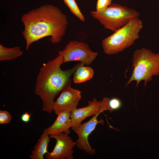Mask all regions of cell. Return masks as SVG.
<instances>
[{
	"mask_svg": "<svg viewBox=\"0 0 159 159\" xmlns=\"http://www.w3.org/2000/svg\"><path fill=\"white\" fill-rule=\"evenodd\" d=\"M24 28L22 35L26 42V49L33 43L50 37L53 44L61 42L66 32L68 21L66 15L57 7L46 4L23 15Z\"/></svg>",
	"mask_w": 159,
	"mask_h": 159,
	"instance_id": "cell-1",
	"label": "cell"
},
{
	"mask_svg": "<svg viewBox=\"0 0 159 159\" xmlns=\"http://www.w3.org/2000/svg\"><path fill=\"white\" fill-rule=\"evenodd\" d=\"M62 64V57L59 54L43 64L37 77L34 93L42 100V110L49 113L53 111L55 97L71 82L70 77L77 69L85 64L80 62L71 69L63 70L60 67Z\"/></svg>",
	"mask_w": 159,
	"mask_h": 159,
	"instance_id": "cell-2",
	"label": "cell"
},
{
	"mask_svg": "<svg viewBox=\"0 0 159 159\" xmlns=\"http://www.w3.org/2000/svg\"><path fill=\"white\" fill-rule=\"evenodd\" d=\"M132 73L125 86L135 81L137 87L141 81L144 80L145 87L153 76L159 75V53H153L145 48L137 49L132 54Z\"/></svg>",
	"mask_w": 159,
	"mask_h": 159,
	"instance_id": "cell-3",
	"label": "cell"
},
{
	"mask_svg": "<svg viewBox=\"0 0 159 159\" xmlns=\"http://www.w3.org/2000/svg\"><path fill=\"white\" fill-rule=\"evenodd\" d=\"M143 27V22L139 17L132 19L124 26L103 40L102 45L104 52L111 55L123 52L139 38Z\"/></svg>",
	"mask_w": 159,
	"mask_h": 159,
	"instance_id": "cell-4",
	"label": "cell"
},
{
	"mask_svg": "<svg viewBox=\"0 0 159 159\" xmlns=\"http://www.w3.org/2000/svg\"><path fill=\"white\" fill-rule=\"evenodd\" d=\"M90 14L105 29L113 32L124 26L132 19L140 16L139 13L134 9L113 3L102 12L92 11Z\"/></svg>",
	"mask_w": 159,
	"mask_h": 159,
	"instance_id": "cell-5",
	"label": "cell"
},
{
	"mask_svg": "<svg viewBox=\"0 0 159 159\" xmlns=\"http://www.w3.org/2000/svg\"><path fill=\"white\" fill-rule=\"evenodd\" d=\"M59 54L62 57L63 63L72 61H78L87 65H90L98 54L83 42L74 40L70 41Z\"/></svg>",
	"mask_w": 159,
	"mask_h": 159,
	"instance_id": "cell-6",
	"label": "cell"
},
{
	"mask_svg": "<svg viewBox=\"0 0 159 159\" xmlns=\"http://www.w3.org/2000/svg\"><path fill=\"white\" fill-rule=\"evenodd\" d=\"M70 131L67 130L59 135H49L56 139V143L53 150L45 155L47 159H73V149L76 144L69 136Z\"/></svg>",
	"mask_w": 159,
	"mask_h": 159,
	"instance_id": "cell-7",
	"label": "cell"
},
{
	"mask_svg": "<svg viewBox=\"0 0 159 159\" xmlns=\"http://www.w3.org/2000/svg\"><path fill=\"white\" fill-rule=\"evenodd\" d=\"M71 82L67 85L53 106V111L58 115L64 111L71 112L77 108L82 98L81 92L71 87Z\"/></svg>",
	"mask_w": 159,
	"mask_h": 159,
	"instance_id": "cell-8",
	"label": "cell"
},
{
	"mask_svg": "<svg viewBox=\"0 0 159 159\" xmlns=\"http://www.w3.org/2000/svg\"><path fill=\"white\" fill-rule=\"evenodd\" d=\"M99 114L94 115L88 121L81 124L73 130L78 136L76 141V145L78 148L91 155L95 154L96 150L92 148L90 145L88 137L95 129L97 125L100 123V121H99L97 119Z\"/></svg>",
	"mask_w": 159,
	"mask_h": 159,
	"instance_id": "cell-9",
	"label": "cell"
},
{
	"mask_svg": "<svg viewBox=\"0 0 159 159\" xmlns=\"http://www.w3.org/2000/svg\"><path fill=\"white\" fill-rule=\"evenodd\" d=\"M102 101H97L96 98L88 102L87 106L77 108L71 112L70 118L73 130L80 126L82 122L88 117L100 114L104 110L102 108Z\"/></svg>",
	"mask_w": 159,
	"mask_h": 159,
	"instance_id": "cell-10",
	"label": "cell"
},
{
	"mask_svg": "<svg viewBox=\"0 0 159 159\" xmlns=\"http://www.w3.org/2000/svg\"><path fill=\"white\" fill-rule=\"evenodd\" d=\"M70 112L64 111L58 114L53 124L44 131L49 135H59L72 127V124L70 118Z\"/></svg>",
	"mask_w": 159,
	"mask_h": 159,
	"instance_id": "cell-11",
	"label": "cell"
},
{
	"mask_svg": "<svg viewBox=\"0 0 159 159\" xmlns=\"http://www.w3.org/2000/svg\"><path fill=\"white\" fill-rule=\"evenodd\" d=\"M49 136L44 131L35 145L31 154L29 156L31 159H43L44 155L49 152L47 150L49 142Z\"/></svg>",
	"mask_w": 159,
	"mask_h": 159,
	"instance_id": "cell-12",
	"label": "cell"
},
{
	"mask_svg": "<svg viewBox=\"0 0 159 159\" xmlns=\"http://www.w3.org/2000/svg\"><path fill=\"white\" fill-rule=\"evenodd\" d=\"M94 74L93 70L89 66H81L74 73L73 80L75 83L85 82L90 80Z\"/></svg>",
	"mask_w": 159,
	"mask_h": 159,
	"instance_id": "cell-13",
	"label": "cell"
},
{
	"mask_svg": "<svg viewBox=\"0 0 159 159\" xmlns=\"http://www.w3.org/2000/svg\"><path fill=\"white\" fill-rule=\"evenodd\" d=\"M22 54L23 52L19 47L8 48L0 44V60L1 61L14 59Z\"/></svg>",
	"mask_w": 159,
	"mask_h": 159,
	"instance_id": "cell-14",
	"label": "cell"
},
{
	"mask_svg": "<svg viewBox=\"0 0 159 159\" xmlns=\"http://www.w3.org/2000/svg\"><path fill=\"white\" fill-rule=\"evenodd\" d=\"M70 11L82 21H84V16L81 12L74 0H63Z\"/></svg>",
	"mask_w": 159,
	"mask_h": 159,
	"instance_id": "cell-15",
	"label": "cell"
},
{
	"mask_svg": "<svg viewBox=\"0 0 159 159\" xmlns=\"http://www.w3.org/2000/svg\"><path fill=\"white\" fill-rule=\"evenodd\" d=\"M108 105L110 110L113 111L120 109L122 107V103L120 99L114 97L109 99Z\"/></svg>",
	"mask_w": 159,
	"mask_h": 159,
	"instance_id": "cell-16",
	"label": "cell"
},
{
	"mask_svg": "<svg viewBox=\"0 0 159 159\" xmlns=\"http://www.w3.org/2000/svg\"><path fill=\"white\" fill-rule=\"evenodd\" d=\"M112 0H97L96 11L100 12L103 11L111 4Z\"/></svg>",
	"mask_w": 159,
	"mask_h": 159,
	"instance_id": "cell-17",
	"label": "cell"
},
{
	"mask_svg": "<svg viewBox=\"0 0 159 159\" xmlns=\"http://www.w3.org/2000/svg\"><path fill=\"white\" fill-rule=\"evenodd\" d=\"M11 116L8 111L0 110V124L9 123L11 121Z\"/></svg>",
	"mask_w": 159,
	"mask_h": 159,
	"instance_id": "cell-18",
	"label": "cell"
},
{
	"mask_svg": "<svg viewBox=\"0 0 159 159\" xmlns=\"http://www.w3.org/2000/svg\"><path fill=\"white\" fill-rule=\"evenodd\" d=\"M31 114H29L27 112H25L21 116V120L25 123L29 122L30 120Z\"/></svg>",
	"mask_w": 159,
	"mask_h": 159,
	"instance_id": "cell-19",
	"label": "cell"
}]
</instances>
